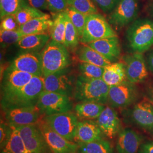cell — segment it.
<instances>
[{
  "label": "cell",
  "instance_id": "1f68e13d",
  "mask_svg": "<svg viewBox=\"0 0 153 153\" xmlns=\"http://www.w3.org/2000/svg\"><path fill=\"white\" fill-rule=\"evenodd\" d=\"M45 14L38 9L27 5L18 11L15 16L20 27L33 19L43 16Z\"/></svg>",
  "mask_w": 153,
  "mask_h": 153
},
{
  "label": "cell",
  "instance_id": "8fae6325",
  "mask_svg": "<svg viewBox=\"0 0 153 153\" xmlns=\"http://www.w3.org/2000/svg\"><path fill=\"white\" fill-rule=\"evenodd\" d=\"M49 148L53 153H76L79 145L71 142L54 131L44 121L43 117L37 123Z\"/></svg>",
  "mask_w": 153,
  "mask_h": 153
},
{
  "label": "cell",
  "instance_id": "5bb4252c",
  "mask_svg": "<svg viewBox=\"0 0 153 153\" xmlns=\"http://www.w3.org/2000/svg\"><path fill=\"white\" fill-rule=\"evenodd\" d=\"M4 112L5 121L11 126H27L36 124L44 117L36 105L7 109Z\"/></svg>",
  "mask_w": 153,
  "mask_h": 153
},
{
  "label": "cell",
  "instance_id": "d6a6232c",
  "mask_svg": "<svg viewBox=\"0 0 153 153\" xmlns=\"http://www.w3.org/2000/svg\"><path fill=\"white\" fill-rule=\"evenodd\" d=\"M65 12L71 19L72 23L76 28L79 39L82 36L85 27L87 15H85L71 6H68Z\"/></svg>",
  "mask_w": 153,
  "mask_h": 153
},
{
  "label": "cell",
  "instance_id": "e575fe53",
  "mask_svg": "<svg viewBox=\"0 0 153 153\" xmlns=\"http://www.w3.org/2000/svg\"><path fill=\"white\" fill-rule=\"evenodd\" d=\"M69 6L85 15L97 13V9L92 0H67Z\"/></svg>",
  "mask_w": 153,
  "mask_h": 153
},
{
  "label": "cell",
  "instance_id": "ba28073f",
  "mask_svg": "<svg viewBox=\"0 0 153 153\" xmlns=\"http://www.w3.org/2000/svg\"><path fill=\"white\" fill-rule=\"evenodd\" d=\"M43 119L54 131L66 140L74 142L76 128L79 122L76 114L70 111L45 116Z\"/></svg>",
  "mask_w": 153,
  "mask_h": 153
},
{
  "label": "cell",
  "instance_id": "ab89813d",
  "mask_svg": "<svg viewBox=\"0 0 153 153\" xmlns=\"http://www.w3.org/2000/svg\"><path fill=\"white\" fill-rule=\"evenodd\" d=\"M102 11L107 13L112 11L119 0H93Z\"/></svg>",
  "mask_w": 153,
  "mask_h": 153
},
{
  "label": "cell",
  "instance_id": "f35d334b",
  "mask_svg": "<svg viewBox=\"0 0 153 153\" xmlns=\"http://www.w3.org/2000/svg\"><path fill=\"white\" fill-rule=\"evenodd\" d=\"M48 8L53 14L65 11L68 5L67 0H47Z\"/></svg>",
  "mask_w": 153,
  "mask_h": 153
},
{
  "label": "cell",
  "instance_id": "e0dca14e",
  "mask_svg": "<svg viewBox=\"0 0 153 153\" xmlns=\"http://www.w3.org/2000/svg\"><path fill=\"white\" fill-rule=\"evenodd\" d=\"M104 136L114 138L120 130V120L114 108L105 106L104 110L95 121Z\"/></svg>",
  "mask_w": 153,
  "mask_h": 153
},
{
  "label": "cell",
  "instance_id": "9c48e42d",
  "mask_svg": "<svg viewBox=\"0 0 153 153\" xmlns=\"http://www.w3.org/2000/svg\"><path fill=\"white\" fill-rule=\"evenodd\" d=\"M14 126L22 137L27 153H53L37 123Z\"/></svg>",
  "mask_w": 153,
  "mask_h": 153
},
{
  "label": "cell",
  "instance_id": "4fadbf2b",
  "mask_svg": "<svg viewBox=\"0 0 153 153\" xmlns=\"http://www.w3.org/2000/svg\"><path fill=\"white\" fill-rule=\"evenodd\" d=\"M138 11V0H119L109 15L108 22L115 27H123L134 21Z\"/></svg>",
  "mask_w": 153,
  "mask_h": 153
},
{
  "label": "cell",
  "instance_id": "4316f807",
  "mask_svg": "<svg viewBox=\"0 0 153 153\" xmlns=\"http://www.w3.org/2000/svg\"><path fill=\"white\" fill-rule=\"evenodd\" d=\"M53 24L49 30L52 40L65 45V13L61 12L53 14Z\"/></svg>",
  "mask_w": 153,
  "mask_h": 153
},
{
  "label": "cell",
  "instance_id": "83f0119b",
  "mask_svg": "<svg viewBox=\"0 0 153 153\" xmlns=\"http://www.w3.org/2000/svg\"><path fill=\"white\" fill-rule=\"evenodd\" d=\"M11 126L13 132L11 137L4 148L1 150V153H27L18 129L14 126Z\"/></svg>",
  "mask_w": 153,
  "mask_h": 153
},
{
  "label": "cell",
  "instance_id": "d4e9b609",
  "mask_svg": "<svg viewBox=\"0 0 153 153\" xmlns=\"http://www.w3.org/2000/svg\"><path fill=\"white\" fill-rule=\"evenodd\" d=\"M105 107V104L99 103L81 102L75 105L74 111L78 119L81 120H96Z\"/></svg>",
  "mask_w": 153,
  "mask_h": 153
},
{
  "label": "cell",
  "instance_id": "8d00e7d4",
  "mask_svg": "<svg viewBox=\"0 0 153 153\" xmlns=\"http://www.w3.org/2000/svg\"><path fill=\"white\" fill-rule=\"evenodd\" d=\"M13 132L11 125L6 121L1 120L0 124V148L1 150L4 148L9 141Z\"/></svg>",
  "mask_w": 153,
  "mask_h": 153
},
{
  "label": "cell",
  "instance_id": "9a60e30c",
  "mask_svg": "<svg viewBox=\"0 0 153 153\" xmlns=\"http://www.w3.org/2000/svg\"><path fill=\"white\" fill-rule=\"evenodd\" d=\"M126 79L132 83L142 82L148 75L145 61L141 53L134 52L123 58Z\"/></svg>",
  "mask_w": 153,
  "mask_h": 153
},
{
  "label": "cell",
  "instance_id": "74e56055",
  "mask_svg": "<svg viewBox=\"0 0 153 153\" xmlns=\"http://www.w3.org/2000/svg\"><path fill=\"white\" fill-rule=\"evenodd\" d=\"M1 30L12 31L16 30L19 28L15 15L6 16L1 19Z\"/></svg>",
  "mask_w": 153,
  "mask_h": 153
},
{
  "label": "cell",
  "instance_id": "f546056e",
  "mask_svg": "<svg viewBox=\"0 0 153 153\" xmlns=\"http://www.w3.org/2000/svg\"><path fill=\"white\" fill-rule=\"evenodd\" d=\"M27 0H0L1 19L8 15H15L28 5Z\"/></svg>",
  "mask_w": 153,
  "mask_h": 153
},
{
  "label": "cell",
  "instance_id": "7bdbcfd3",
  "mask_svg": "<svg viewBox=\"0 0 153 153\" xmlns=\"http://www.w3.org/2000/svg\"><path fill=\"white\" fill-rule=\"evenodd\" d=\"M148 64L149 69L153 73V49L148 54Z\"/></svg>",
  "mask_w": 153,
  "mask_h": 153
},
{
  "label": "cell",
  "instance_id": "603a6c76",
  "mask_svg": "<svg viewBox=\"0 0 153 153\" xmlns=\"http://www.w3.org/2000/svg\"><path fill=\"white\" fill-rule=\"evenodd\" d=\"M102 79L109 87L127 81L124 64L123 62H112L105 66Z\"/></svg>",
  "mask_w": 153,
  "mask_h": 153
},
{
  "label": "cell",
  "instance_id": "f6af8a7d",
  "mask_svg": "<svg viewBox=\"0 0 153 153\" xmlns=\"http://www.w3.org/2000/svg\"></svg>",
  "mask_w": 153,
  "mask_h": 153
},
{
  "label": "cell",
  "instance_id": "d590c367",
  "mask_svg": "<svg viewBox=\"0 0 153 153\" xmlns=\"http://www.w3.org/2000/svg\"><path fill=\"white\" fill-rule=\"evenodd\" d=\"M24 36L19 29L16 30H4L0 31V38L1 46L6 47L9 45L18 43Z\"/></svg>",
  "mask_w": 153,
  "mask_h": 153
},
{
  "label": "cell",
  "instance_id": "2e32d148",
  "mask_svg": "<svg viewBox=\"0 0 153 153\" xmlns=\"http://www.w3.org/2000/svg\"><path fill=\"white\" fill-rule=\"evenodd\" d=\"M10 67L33 76H43L42 56L39 52H27L21 54L13 61Z\"/></svg>",
  "mask_w": 153,
  "mask_h": 153
},
{
  "label": "cell",
  "instance_id": "d6986e66",
  "mask_svg": "<svg viewBox=\"0 0 153 153\" xmlns=\"http://www.w3.org/2000/svg\"><path fill=\"white\" fill-rule=\"evenodd\" d=\"M104 135L96 121L93 120L79 121L74 142L78 145L87 143L103 139Z\"/></svg>",
  "mask_w": 153,
  "mask_h": 153
},
{
  "label": "cell",
  "instance_id": "f1b7e54d",
  "mask_svg": "<svg viewBox=\"0 0 153 153\" xmlns=\"http://www.w3.org/2000/svg\"><path fill=\"white\" fill-rule=\"evenodd\" d=\"M79 153H114L108 141L104 139L87 143L79 144Z\"/></svg>",
  "mask_w": 153,
  "mask_h": 153
},
{
  "label": "cell",
  "instance_id": "52a82bcc",
  "mask_svg": "<svg viewBox=\"0 0 153 153\" xmlns=\"http://www.w3.org/2000/svg\"><path fill=\"white\" fill-rule=\"evenodd\" d=\"M71 97L59 93L43 91L36 105L44 116L71 111L73 104Z\"/></svg>",
  "mask_w": 153,
  "mask_h": 153
},
{
  "label": "cell",
  "instance_id": "b9f144b4",
  "mask_svg": "<svg viewBox=\"0 0 153 153\" xmlns=\"http://www.w3.org/2000/svg\"><path fill=\"white\" fill-rule=\"evenodd\" d=\"M139 153H153V141L142 143L139 150Z\"/></svg>",
  "mask_w": 153,
  "mask_h": 153
},
{
  "label": "cell",
  "instance_id": "7c38bea8",
  "mask_svg": "<svg viewBox=\"0 0 153 153\" xmlns=\"http://www.w3.org/2000/svg\"><path fill=\"white\" fill-rule=\"evenodd\" d=\"M128 115L131 123L153 134V103L149 99L143 98L134 104Z\"/></svg>",
  "mask_w": 153,
  "mask_h": 153
},
{
  "label": "cell",
  "instance_id": "5b68a950",
  "mask_svg": "<svg viewBox=\"0 0 153 153\" xmlns=\"http://www.w3.org/2000/svg\"><path fill=\"white\" fill-rule=\"evenodd\" d=\"M116 36V33L104 16L98 13L88 15L82 36L79 41L88 44L102 39Z\"/></svg>",
  "mask_w": 153,
  "mask_h": 153
},
{
  "label": "cell",
  "instance_id": "7402d4cb",
  "mask_svg": "<svg viewBox=\"0 0 153 153\" xmlns=\"http://www.w3.org/2000/svg\"><path fill=\"white\" fill-rule=\"evenodd\" d=\"M53 24V20L48 14L33 19L21 26L19 30L25 36L31 34L48 33Z\"/></svg>",
  "mask_w": 153,
  "mask_h": 153
},
{
  "label": "cell",
  "instance_id": "ee69618b",
  "mask_svg": "<svg viewBox=\"0 0 153 153\" xmlns=\"http://www.w3.org/2000/svg\"><path fill=\"white\" fill-rule=\"evenodd\" d=\"M151 101H152V102L153 103V93L151 94V95H150V99H149Z\"/></svg>",
  "mask_w": 153,
  "mask_h": 153
},
{
  "label": "cell",
  "instance_id": "60d3db41",
  "mask_svg": "<svg viewBox=\"0 0 153 153\" xmlns=\"http://www.w3.org/2000/svg\"><path fill=\"white\" fill-rule=\"evenodd\" d=\"M30 5L39 10H48L47 0H27Z\"/></svg>",
  "mask_w": 153,
  "mask_h": 153
},
{
  "label": "cell",
  "instance_id": "484cf974",
  "mask_svg": "<svg viewBox=\"0 0 153 153\" xmlns=\"http://www.w3.org/2000/svg\"><path fill=\"white\" fill-rule=\"evenodd\" d=\"M76 53L78 58L81 61L99 66L104 68L112 63L88 44H84L80 46L76 50Z\"/></svg>",
  "mask_w": 153,
  "mask_h": 153
},
{
  "label": "cell",
  "instance_id": "44dd1931",
  "mask_svg": "<svg viewBox=\"0 0 153 153\" xmlns=\"http://www.w3.org/2000/svg\"><path fill=\"white\" fill-rule=\"evenodd\" d=\"M88 44L111 62L117 60L120 57V45L117 36L95 40Z\"/></svg>",
  "mask_w": 153,
  "mask_h": 153
},
{
  "label": "cell",
  "instance_id": "3957f363",
  "mask_svg": "<svg viewBox=\"0 0 153 153\" xmlns=\"http://www.w3.org/2000/svg\"><path fill=\"white\" fill-rule=\"evenodd\" d=\"M43 76H48L68 66L71 64L70 55L65 45L51 40L41 53Z\"/></svg>",
  "mask_w": 153,
  "mask_h": 153
},
{
  "label": "cell",
  "instance_id": "8992f818",
  "mask_svg": "<svg viewBox=\"0 0 153 153\" xmlns=\"http://www.w3.org/2000/svg\"><path fill=\"white\" fill-rule=\"evenodd\" d=\"M76 79L68 66L44 77V90L71 97L73 96Z\"/></svg>",
  "mask_w": 153,
  "mask_h": 153
},
{
  "label": "cell",
  "instance_id": "836d02e7",
  "mask_svg": "<svg viewBox=\"0 0 153 153\" xmlns=\"http://www.w3.org/2000/svg\"><path fill=\"white\" fill-rule=\"evenodd\" d=\"M78 69L81 76L90 79H102L104 70L103 67L82 61L79 64Z\"/></svg>",
  "mask_w": 153,
  "mask_h": 153
},
{
  "label": "cell",
  "instance_id": "ffe728a7",
  "mask_svg": "<svg viewBox=\"0 0 153 153\" xmlns=\"http://www.w3.org/2000/svg\"><path fill=\"white\" fill-rule=\"evenodd\" d=\"M143 137L130 128L119 132L116 143L117 153H138L142 145Z\"/></svg>",
  "mask_w": 153,
  "mask_h": 153
},
{
  "label": "cell",
  "instance_id": "7a4b0ae2",
  "mask_svg": "<svg viewBox=\"0 0 153 153\" xmlns=\"http://www.w3.org/2000/svg\"><path fill=\"white\" fill-rule=\"evenodd\" d=\"M109 86L103 79H90L77 76L73 94L78 102H94L105 104L108 102Z\"/></svg>",
  "mask_w": 153,
  "mask_h": 153
},
{
  "label": "cell",
  "instance_id": "277c9868",
  "mask_svg": "<svg viewBox=\"0 0 153 153\" xmlns=\"http://www.w3.org/2000/svg\"><path fill=\"white\" fill-rule=\"evenodd\" d=\"M126 38L131 48L135 52L147 51L153 45V21L136 20L128 28Z\"/></svg>",
  "mask_w": 153,
  "mask_h": 153
},
{
  "label": "cell",
  "instance_id": "30bf717a",
  "mask_svg": "<svg viewBox=\"0 0 153 153\" xmlns=\"http://www.w3.org/2000/svg\"><path fill=\"white\" fill-rule=\"evenodd\" d=\"M137 97V88L127 80L109 87L107 103L113 108H126L133 103Z\"/></svg>",
  "mask_w": 153,
  "mask_h": 153
},
{
  "label": "cell",
  "instance_id": "4dcf8cb0",
  "mask_svg": "<svg viewBox=\"0 0 153 153\" xmlns=\"http://www.w3.org/2000/svg\"><path fill=\"white\" fill-rule=\"evenodd\" d=\"M65 12V11H64ZM65 45L67 48L74 49L79 44V36L76 28L65 12Z\"/></svg>",
  "mask_w": 153,
  "mask_h": 153
},
{
  "label": "cell",
  "instance_id": "6da1fadb",
  "mask_svg": "<svg viewBox=\"0 0 153 153\" xmlns=\"http://www.w3.org/2000/svg\"><path fill=\"white\" fill-rule=\"evenodd\" d=\"M44 91V76H34L27 85L14 91L1 95L2 109H7L36 105Z\"/></svg>",
  "mask_w": 153,
  "mask_h": 153
},
{
  "label": "cell",
  "instance_id": "cb8c5ba5",
  "mask_svg": "<svg viewBox=\"0 0 153 153\" xmlns=\"http://www.w3.org/2000/svg\"><path fill=\"white\" fill-rule=\"evenodd\" d=\"M50 35L48 33L31 34L25 35L17 43L18 47L27 52H39L42 51L49 42Z\"/></svg>",
  "mask_w": 153,
  "mask_h": 153
},
{
  "label": "cell",
  "instance_id": "ac0fdd59",
  "mask_svg": "<svg viewBox=\"0 0 153 153\" xmlns=\"http://www.w3.org/2000/svg\"><path fill=\"white\" fill-rule=\"evenodd\" d=\"M33 76L10 66L4 73L1 82V95L14 91L30 82Z\"/></svg>",
  "mask_w": 153,
  "mask_h": 153
}]
</instances>
